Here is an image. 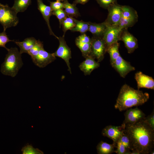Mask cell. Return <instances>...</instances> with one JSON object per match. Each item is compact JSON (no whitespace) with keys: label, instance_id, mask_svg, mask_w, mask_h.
Returning a JSON list of instances; mask_svg holds the SVG:
<instances>
[{"label":"cell","instance_id":"1","mask_svg":"<svg viewBox=\"0 0 154 154\" xmlns=\"http://www.w3.org/2000/svg\"><path fill=\"white\" fill-rule=\"evenodd\" d=\"M125 125L124 132L129 140L130 154H148L153 150L154 130L143 119Z\"/></svg>","mask_w":154,"mask_h":154},{"label":"cell","instance_id":"2","mask_svg":"<svg viewBox=\"0 0 154 154\" xmlns=\"http://www.w3.org/2000/svg\"><path fill=\"white\" fill-rule=\"evenodd\" d=\"M149 98L148 93L135 89L125 84L120 89L114 107L121 112L133 106L141 105L146 102Z\"/></svg>","mask_w":154,"mask_h":154},{"label":"cell","instance_id":"3","mask_svg":"<svg viewBox=\"0 0 154 154\" xmlns=\"http://www.w3.org/2000/svg\"><path fill=\"white\" fill-rule=\"evenodd\" d=\"M7 51L5 60L1 66V72L4 75L14 77L23 64L21 54L16 47H11Z\"/></svg>","mask_w":154,"mask_h":154},{"label":"cell","instance_id":"4","mask_svg":"<svg viewBox=\"0 0 154 154\" xmlns=\"http://www.w3.org/2000/svg\"><path fill=\"white\" fill-rule=\"evenodd\" d=\"M17 13L8 5H0V23L3 27V31L17 25L19 20Z\"/></svg>","mask_w":154,"mask_h":154},{"label":"cell","instance_id":"5","mask_svg":"<svg viewBox=\"0 0 154 154\" xmlns=\"http://www.w3.org/2000/svg\"><path fill=\"white\" fill-rule=\"evenodd\" d=\"M121 17L118 26L122 29H127L137 22L138 15L137 11L128 5H121Z\"/></svg>","mask_w":154,"mask_h":154},{"label":"cell","instance_id":"6","mask_svg":"<svg viewBox=\"0 0 154 154\" xmlns=\"http://www.w3.org/2000/svg\"><path fill=\"white\" fill-rule=\"evenodd\" d=\"M91 39V50L90 55L99 62L104 58L106 52L107 45L103 37H94Z\"/></svg>","mask_w":154,"mask_h":154},{"label":"cell","instance_id":"7","mask_svg":"<svg viewBox=\"0 0 154 154\" xmlns=\"http://www.w3.org/2000/svg\"><path fill=\"white\" fill-rule=\"evenodd\" d=\"M58 39L59 45L56 50L53 54L55 56L58 57L64 60L68 67V70L71 74L70 59L71 58L70 48L68 46L64 39V36L60 37Z\"/></svg>","mask_w":154,"mask_h":154},{"label":"cell","instance_id":"8","mask_svg":"<svg viewBox=\"0 0 154 154\" xmlns=\"http://www.w3.org/2000/svg\"><path fill=\"white\" fill-rule=\"evenodd\" d=\"M121 5L117 3L110 6L107 9L108 14L104 21L107 26H118L121 15Z\"/></svg>","mask_w":154,"mask_h":154},{"label":"cell","instance_id":"9","mask_svg":"<svg viewBox=\"0 0 154 154\" xmlns=\"http://www.w3.org/2000/svg\"><path fill=\"white\" fill-rule=\"evenodd\" d=\"M123 30L118 25L107 26L103 37L107 48L111 44L121 40Z\"/></svg>","mask_w":154,"mask_h":154},{"label":"cell","instance_id":"10","mask_svg":"<svg viewBox=\"0 0 154 154\" xmlns=\"http://www.w3.org/2000/svg\"><path fill=\"white\" fill-rule=\"evenodd\" d=\"M112 66L121 77L124 78L129 72L135 70L129 62L124 60L120 55L112 64Z\"/></svg>","mask_w":154,"mask_h":154},{"label":"cell","instance_id":"11","mask_svg":"<svg viewBox=\"0 0 154 154\" xmlns=\"http://www.w3.org/2000/svg\"><path fill=\"white\" fill-rule=\"evenodd\" d=\"M125 125L122 124L119 126L109 125L102 130V135L112 139L113 143H116L124 131Z\"/></svg>","mask_w":154,"mask_h":154},{"label":"cell","instance_id":"12","mask_svg":"<svg viewBox=\"0 0 154 154\" xmlns=\"http://www.w3.org/2000/svg\"><path fill=\"white\" fill-rule=\"evenodd\" d=\"M56 59L53 53H50L44 50L43 47L40 50L38 54L32 60L34 64L40 68H43Z\"/></svg>","mask_w":154,"mask_h":154},{"label":"cell","instance_id":"13","mask_svg":"<svg viewBox=\"0 0 154 154\" xmlns=\"http://www.w3.org/2000/svg\"><path fill=\"white\" fill-rule=\"evenodd\" d=\"M126 110L124 114L125 119L122 123L124 125L134 123L145 117V114L137 107Z\"/></svg>","mask_w":154,"mask_h":154},{"label":"cell","instance_id":"14","mask_svg":"<svg viewBox=\"0 0 154 154\" xmlns=\"http://www.w3.org/2000/svg\"><path fill=\"white\" fill-rule=\"evenodd\" d=\"M121 40L124 43L129 53H132L138 47L137 39L128 31L127 29H123Z\"/></svg>","mask_w":154,"mask_h":154},{"label":"cell","instance_id":"15","mask_svg":"<svg viewBox=\"0 0 154 154\" xmlns=\"http://www.w3.org/2000/svg\"><path fill=\"white\" fill-rule=\"evenodd\" d=\"M135 78L137 83L138 90L141 88H145L154 90V80L151 77L139 71L135 74Z\"/></svg>","mask_w":154,"mask_h":154},{"label":"cell","instance_id":"16","mask_svg":"<svg viewBox=\"0 0 154 154\" xmlns=\"http://www.w3.org/2000/svg\"><path fill=\"white\" fill-rule=\"evenodd\" d=\"M38 9L41 13L46 21L49 31L50 35L54 36L57 39L58 37L53 32L50 25L49 19L50 17L53 15L52 10L50 6L44 4L42 0H37Z\"/></svg>","mask_w":154,"mask_h":154},{"label":"cell","instance_id":"17","mask_svg":"<svg viewBox=\"0 0 154 154\" xmlns=\"http://www.w3.org/2000/svg\"><path fill=\"white\" fill-rule=\"evenodd\" d=\"M85 60L81 63L79 67L85 75H90L94 69L100 66V64L95 59L90 55L85 58Z\"/></svg>","mask_w":154,"mask_h":154},{"label":"cell","instance_id":"18","mask_svg":"<svg viewBox=\"0 0 154 154\" xmlns=\"http://www.w3.org/2000/svg\"><path fill=\"white\" fill-rule=\"evenodd\" d=\"M89 24L88 31L94 37H103L107 27L104 22L99 23L89 22Z\"/></svg>","mask_w":154,"mask_h":154},{"label":"cell","instance_id":"19","mask_svg":"<svg viewBox=\"0 0 154 154\" xmlns=\"http://www.w3.org/2000/svg\"><path fill=\"white\" fill-rule=\"evenodd\" d=\"M37 40L33 37L27 38L22 42L15 41V43L20 48V53L21 54L23 53H27L28 51L36 44Z\"/></svg>","mask_w":154,"mask_h":154},{"label":"cell","instance_id":"20","mask_svg":"<svg viewBox=\"0 0 154 154\" xmlns=\"http://www.w3.org/2000/svg\"><path fill=\"white\" fill-rule=\"evenodd\" d=\"M116 144L113 143L110 144L103 141H100L96 148L98 154H110L114 152Z\"/></svg>","mask_w":154,"mask_h":154},{"label":"cell","instance_id":"21","mask_svg":"<svg viewBox=\"0 0 154 154\" xmlns=\"http://www.w3.org/2000/svg\"><path fill=\"white\" fill-rule=\"evenodd\" d=\"M62 3L64 11L68 16L74 18L78 17L80 16V14L77 8L76 7V5L73 3H70L68 0H64Z\"/></svg>","mask_w":154,"mask_h":154},{"label":"cell","instance_id":"22","mask_svg":"<svg viewBox=\"0 0 154 154\" xmlns=\"http://www.w3.org/2000/svg\"><path fill=\"white\" fill-rule=\"evenodd\" d=\"M31 0H14L12 8L17 13L25 11L31 4Z\"/></svg>","mask_w":154,"mask_h":154},{"label":"cell","instance_id":"23","mask_svg":"<svg viewBox=\"0 0 154 154\" xmlns=\"http://www.w3.org/2000/svg\"><path fill=\"white\" fill-rule=\"evenodd\" d=\"M119 43L117 42L111 44L107 48L106 52L110 55L111 64L120 55L119 50Z\"/></svg>","mask_w":154,"mask_h":154},{"label":"cell","instance_id":"24","mask_svg":"<svg viewBox=\"0 0 154 154\" xmlns=\"http://www.w3.org/2000/svg\"><path fill=\"white\" fill-rule=\"evenodd\" d=\"M74 20L75 25L74 27L71 29L72 31L79 32L81 34H83L88 31L89 22H86L82 20L79 21L74 18Z\"/></svg>","mask_w":154,"mask_h":154},{"label":"cell","instance_id":"25","mask_svg":"<svg viewBox=\"0 0 154 154\" xmlns=\"http://www.w3.org/2000/svg\"><path fill=\"white\" fill-rule=\"evenodd\" d=\"M76 46L80 50L82 56L84 58L90 54L91 50V42L90 43H85L75 40Z\"/></svg>","mask_w":154,"mask_h":154},{"label":"cell","instance_id":"26","mask_svg":"<svg viewBox=\"0 0 154 154\" xmlns=\"http://www.w3.org/2000/svg\"><path fill=\"white\" fill-rule=\"evenodd\" d=\"M62 25L64 32L63 36H64L65 33L67 30H71L75 27V23L74 20V18L68 16L63 21Z\"/></svg>","mask_w":154,"mask_h":154},{"label":"cell","instance_id":"27","mask_svg":"<svg viewBox=\"0 0 154 154\" xmlns=\"http://www.w3.org/2000/svg\"><path fill=\"white\" fill-rule=\"evenodd\" d=\"M43 47L42 42L39 40H37L35 45L28 52L27 54L29 55L32 60L34 59L38 54L40 49Z\"/></svg>","mask_w":154,"mask_h":154},{"label":"cell","instance_id":"28","mask_svg":"<svg viewBox=\"0 0 154 154\" xmlns=\"http://www.w3.org/2000/svg\"><path fill=\"white\" fill-rule=\"evenodd\" d=\"M23 154H42L43 153L38 148H35L31 145H27L22 149Z\"/></svg>","mask_w":154,"mask_h":154},{"label":"cell","instance_id":"29","mask_svg":"<svg viewBox=\"0 0 154 154\" xmlns=\"http://www.w3.org/2000/svg\"><path fill=\"white\" fill-rule=\"evenodd\" d=\"M52 14L56 16L58 19L60 27L62 25L63 21L68 16L66 13L62 9L52 11Z\"/></svg>","mask_w":154,"mask_h":154},{"label":"cell","instance_id":"30","mask_svg":"<svg viewBox=\"0 0 154 154\" xmlns=\"http://www.w3.org/2000/svg\"><path fill=\"white\" fill-rule=\"evenodd\" d=\"M10 41L14 42L15 40L9 39L5 31H3L2 32L0 33V47L4 48L8 51L9 48L6 47L5 45L7 43Z\"/></svg>","mask_w":154,"mask_h":154},{"label":"cell","instance_id":"31","mask_svg":"<svg viewBox=\"0 0 154 154\" xmlns=\"http://www.w3.org/2000/svg\"><path fill=\"white\" fill-rule=\"evenodd\" d=\"M116 149L114 152L118 154H130L131 151H128L124 145L118 140L116 143Z\"/></svg>","mask_w":154,"mask_h":154},{"label":"cell","instance_id":"32","mask_svg":"<svg viewBox=\"0 0 154 154\" xmlns=\"http://www.w3.org/2000/svg\"><path fill=\"white\" fill-rule=\"evenodd\" d=\"M100 7L107 9L112 5L117 3V0H95Z\"/></svg>","mask_w":154,"mask_h":154},{"label":"cell","instance_id":"33","mask_svg":"<svg viewBox=\"0 0 154 154\" xmlns=\"http://www.w3.org/2000/svg\"><path fill=\"white\" fill-rule=\"evenodd\" d=\"M119 140L124 145L127 150L129 152L130 151L131 146L130 141L124 131Z\"/></svg>","mask_w":154,"mask_h":154},{"label":"cell","instance_id":"34","mask_svg":"<svg viewBox=\"0 0 154 154\" xmlns=\"http://www.w3.org/2000/svg\"><path fill=\"white\" fill-rule=\"evenodd\" d=\"M50 2V6L52 11L63 9V4L61 2L56 1Z\"/></svg>","mask_w":154,"mask_h":154},{"label":"cell","instance_id":"35","mask_svg":"<svg viewBox=\"0 0 154 154\" xmlns=\"http://www.w3.org/2000/svg\"><path fill=\"white\" fill-rule=\"evenodd\" d=\"M144 121L154 130V110L151 113L143 118Z\"/></svg>","mask_w":154,"mask_h":154},{"label":"cell","instance_id":"36","mask_svg":"<svg viewBox=\"0 0 154 154\" xmlns=\"http://www.w3.org/2000/svg\"><path fill=\"white\" fill-rule=\"evenodd\" d=\"M75 40L81 42L85 43H90L91 42V38L85 33L82 34L77 37Z\"/></svg>","mask_w":154,"mask_h":154},{"label":"cell","instance_id":"37","mask_svg":"<svg viewBox=\"0 0 154 154\" xmlns=\"http://www.w3.org/2000/svg\"><path fill=\"white\" fill-rule=\"evenodd\" d=\"M89 0H75L73 3L76 5L78 4H84L87 3Z\"/></svg>","mask_w":154,"mask_h":154},{"label":"cell","instance_id":"38","mask_svg":"<svg viewBox=\"0 0 154 154\" xmlns=\"http://www.w3.org/2000/svg\"><path fill=\"white\" fill-rule=\"evenodd\" d=\"M64 0H56V1L61 2L63 1Z\"/></svg>","mask_w":154,"mask_h":154},{"label":"cell","instance_id":"39","mask_svg":"<svg viewBox=\"0 0 154 154\" xmlns=\"http://www.w3.org/2000/svg\"><path fill=\"white\" fill-rule=\"evenodd\" d=\"M1 4H2L1 3H0V5H1Z\"/></svg>","mask_w":154,"mask_h":154}]
</instances>
